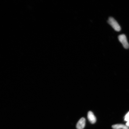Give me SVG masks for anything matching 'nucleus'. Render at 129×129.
Wrapping results in <instances>:
<instances>
[{
	"instance_id": "1",
	"label": "nucleus",
	"mask_w": 129,
	"mask_h": 129,
	"mask_svg": "<svg viewBox=\"0 0 129 129\" xmlns=\"http://www.w3.org/2000/svg\"><path fill=\"white\" fill-rule=\"evenodd\" d=\"M108 22L109 25H110L116 31H120L121 30L120 26L113 18L110 17Z\"/></svg>"
},
{
	"instance_id": "7",
	"label": "nucleus",
	"mask_w": 129,
	"mask_h": 129,
	"mask_svg": "<svg viewBox=\"0 0 129 129\" xmlns=\"http://www.w3.org/2000/svg\"><path fill=\"white\" fill-rule=\"evenodd\" d=\"M126 125L128 127H129V121L127 122L126 124Z\"/></svg>"
},
{
	"instance_id": "3",
	"label": "nucleus",
	"mask_w": 129,
	"mask_h": 129,
	"mask_svg": "<svg viewBox=\"0 0 129 129\" xmlns=\"http://www.w3.org/2000/svg\"><path fill=\"white\" fill-rule=\"evenodd\" d=\"M85 119L84 118L82 117L77 122L76 126L77 128V129H83L85 127Z\"/></svg>"
},
{
	"instance_id": "6",
	"label": "nucleus",
	"mask_w": 129,
	"mask_h": 129,
	"mask_svg": "<svg viewBox=\"0 0 129 129\" xmlns=\"http://www.w3.org/2000/svg\"><path fill=\"white\" fill-rule=\"evenodd\" d=\"M125 120L126 121L128 122L129 121V112L125 116Z\"/></svg>"
},
{
	"instance_id": "4",
	"label": "nucleus",
	"mask_w": 129,
	"mask_h": 129,
	"mask_svg": "<svg viewBox=\"0 0 129 129\" xmlns=\"http://www.w3.org/2000/svg\"><path fill=\"white\" fill-rule=\"evenodd\" d=\"M88 118L90 122L92 124H94L96 121V118L93 113L89 111L88 114Z\"/></svg>"
},
{
	"instance_id": "5",
	"label": "nucleus",
	"mask_w": 129,
	"mask_h": 129,
	"mask_svg": "<svg viewBox=\"0 0 129 129\" xmlns=\"http://www.w3.org/2000/svg\"><path fill=\"white\" fill-rule=\"evenodd\" d=\"M112 128L114 129H129V127L126 125L122 124H117L113 125Z\"/></svg>"
},
{
	"instance_id": "2",
	"label": "nucleus",
	"mask_w": 129,
	"mask_h": 129,
	"mask_svg": "<svg viewBox=\"0 0 129 129\" xmlns=\"http://www.w3.org/2000/svg\"><path fill=\"white\" fill-rule=\"evenodd\" d=\"M119 41L122 43L124 48L127 49L129 48V44L127 41V38L124 34L121 35L118 37Z\"/></svg>"
}]
</instances>
